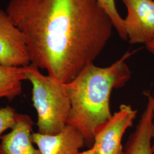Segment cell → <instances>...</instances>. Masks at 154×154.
<instances>
[{
    "instance_id": "cell-1",
    "label": "cell",
    "mask_w": 154,
    "mask_h": 154,
    "mask_svg": "<svg viewBox=\"0 0 154 154\" xmlns=\"http://www.w3.org/2000/svg\"><path fill=\"white\" fill-rule=\"evenodd\" d=\"M31 63L69 83L105 49L114 29L99 0H11Z\"/></svg>"
},
{
    "instance_id": "cell-2",
    "label": "cell",
    "mask_w": 154,
    "mask_h": 154,
    "mask_svg": "<svg viewBox=\"0 0 154 154\" xmlns=\"http://www.w3.org/2000/svg\"><path fill=\"white\" fill-rule=\"evenodd\" d=\"M136 52L127 51L110 66L90 63L67 84L71 111L67 125L82 134L90 147L99 128L112 116L110 98L113 90L125 85L131 77L126 61Z\"/></svg>"
},
{
    "instance_id": "cell-3",
    "label": "cell",
    "mask_w": 154,
    "mask_h": 154,
    "mask_svg": "<svg viewBox=\"0 0 154 154\" xmlns=\"http://www.w3.org/2000/svg\"><path fill=\"white\" fill-rule=\"evenodd\" d=\"M26 79L32 85V100L38 120V132L54 135L64 128L71 111L67 84L49 75L30 63L25 67Z\"/></svg>"
},
{
    "instance_id": "cell-4",
    "label": "cell",
    "mask_w": 154,
    "mask_h": 154,
    "mask_svg": "<svg viewBox=\"0 0 154 154\" xmlns=\"http://www.w3.org/2000/svg\"><path fill=\"white\" fill-rule=\"evenodd\" d=\"M137 112L131 105H121L96 133L91 147L95 154H123V136L132 126Z\"/></svg>"
},
{
    "instance_id": "cell-5",
    "label": "cell",
    "mask_w": 154,
    "mask_h": 154,
    "mask_svg": "<svg viewBox=\"0 0 154 154\" xmlns=\"http://www.w3.org/2000/svg\"><path fill=\"white\" fill-rule=\"evenodd\" d=\"M127 16L124 28L130 44L147 43L154 38V0H122Z\"/></svg>"
},
{
    "instance_id": "cell-6",
    "label": "cell",
    "mask_w": 154,
    "mask_h": 154,
    "mask_svg": "<svg viewBox=\"0 0 154 154\" xmlns=\"http://www.w3.org/2000/svg\"><path fill=\"white\" fill-rule=\"evenodd\" d=\"M30 63L23 34L7 12L0 8V64L24 67Z\"/></svg>"
},
{
    "instance_id": "cell-7",
    "label": "cell",
    "mask_w": 154,
    "mask_h": 154,
    "mask_svg": "<svg viewBox=\"0 0 154 154\" xmlns=\"http://www.w3.org/2000/svg\"><path fill=\"white\" fill-rule=\"evenodd\" d=\"M33 140L41 154H77L86 144L82 134L70 125L54 135L33 132Z\"/></svg>"
},
{
    "instance_id": "cell-8",
    "label": "cell",
    "mask_w": 154,
    "mask_h": 154,
    "mask_svg": "<svg viewBox=\"0 0 154 154\" xmlns=\"http://www.w3.org/2000/svg\"><path fill=\"white\" fill-rule=\"evenodd\" d=\"M33 125L30 116L17 113L11 131L0 138V154H41L33 146Z\"/></svg>"
},
{
    "instance_id": "cell-9",
    "label": "cell",
    "mask_w": 154,
    "mask_h": 154,
    "mask_svg": "<svg viewBox=\"0 0 154 154\" xmlns=\"http://www.w3.org/2000/svg\"><path fill=\"white\" fill-rule=\"evenodd\" d=\"M154 119L152 97L149 96L138 125L128 138L123 154H154L151 142Z\"/></svg>"
},
{
    "instance_id": "cell-10",
    "label": "cell",
    "mask_w": 154,
    "mask_h": 154,
    "mask_svg": "<svg viewBox=\"0 0 154 154\" xmlns=\"http://www.w3.org/2000/svg\"><path fill=\"white\" fill-rule=\"evenodd\" d=\"M26 79L25 68L0 64V98L11 100L22 93V82Z\"/></svg>"
},
{
    "instance_id": "cell-11",
    "label": "cell",
    "mask_w": 154,
    "mask_h": 154,
    "mask_svg": "<svg viewBox=\"0 0 154 154\" xmlns=\"http://www.w3.org/2000/svg\"><path fill=\"white\" fill-rule=\"evenodd\" d=\"M99 1L110 17L114 29H116L119 37L124 41H127L126 33L124 28V19L117 10L115 0H99Z\"/></svg>"
},
{
    "instance_id": "cell-12",
    "label": "cell",
    "mask_w": 154,
    "mask_h": 154,
    "mask_svg": "<svg viewBox=\"0 0 154 154\" xmlns=\"http://www.w3.org/2000/svg\"><path fill=\"white\" fill-rule=\"evenodd\" d=\"M17 113L10 106L0 109V138L9 128L11 129L16 122Z\"/></svg>"
},
{
    "instance_id": "cell-13",
    "label": "cell",
    "mask_w": 154,
    "mask_h": 154,
    "mask_svg": "<svg viewBox=\"0 0 154 154\" xmlns=\"http://www.w3.org/2000/svg\"><path fill=\"white\" fill-rule=\"evenodd\" d=\"M145 45L147 49L148 50L150 53L154 54V38L148 43H147Z\"/></svg>"
},
{
    "instance_id": "cell-14",
    "label": "cell",
    "mask_w": 154,
    "mask_h": 154,
    "mask_svg": "<svg viewBox=\"0 0 154 154\" xmlns=\"http://www.w3.org/2000/svg\"><path fill=\"white\" fill-rule=\"evenodd\" d=\"M77 154H95V153L94 152V149L92 147H90V149L86 151H85L83 152H79Z\"/></svg>"
},
{
    "instance_id": "cell-15",
    "label": "cell",
    "mask_w": 154,
    "mask_h": 154,
    "mask_svg": "<svg viewBox=\"0 0 154 154\" xmlns=\"http://www.w3.org/2000/svg\"><path fill=\"white\" fill-rule=\"evenodd\" d=\"M152 107H153V110H154V93L153 94V96L152 97Z\"/></svg>"
},
{
    "instance_id": "cell-16",
    "label": "cell",
    "mask_w": 154,
    "mask_h": 154,
    "mask_svg": "<svg viewBox=\"0 0 154 154\" xmlns=\"http://www.w3.org/2000/svg\"><path fill=\"white\" fill-rule=\"evenodd\" d=\"M152 137L154 138V122L153 123V126H152Z\"/></svg>"
},
{
    "instance_id": "cell-17",
    "label": "cell",
    "mask_w": 154,
    "mask_h": 154,
    "mask_svg": "<svg viewBox=\"0 0 154 154\" xmlns=\"http://www.w3.org/2000/svg\"><path fill=\"white\" fill-rule=\"evenodd\" d=\"M152 151H153V154H154V143L152 144Z\"/></svg>"
}]
</instances>
